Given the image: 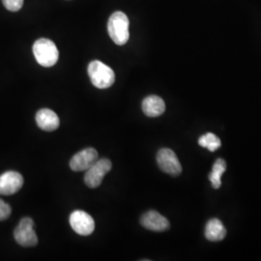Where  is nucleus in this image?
Returning <instances> with one entry per match:
<instances>
[{"instance_id":"dca6fc26","label":"nucleus","mask_w":261,"mask_h":261,"mask_svg":"<svg viewBox=\"0 0 261 261\" xmlns=\"http://www.w3.org/2000/svg\"><path fill=\"white\" fill-rule=\"evenodd\" d=\"M5 8L11 12H17L21 9L23 5V0H2Z\"/></svg>"},{"instance_id":"f8f14e48","label":"nucleus","mask_w":261,"mask_h":261,"mask_svg":"<svg viewBox=\"0 0 261 261\" xmlns=\"http://www.w3.org/2000/svg\"><path fill=\"white\" fill-rule=\"evenodd\" d=\"M142 111L148 117H158L166 111V103L161 97L150 95L142 101Z\"/></svg>"},{"instance_id":"20e7f679","label":"nucleus","mask_w":261,"mask_h":261,"mask_svg":"<svg viewBox=\"0 0 261 261\" xmlns=\"http://www.w3.org/2000/svg\"><path fill=\"white\" fill-rule=\"evenodd\" d=\"M112 168V163L109 159L98 160L86 170L84 175V183L88 188H98L101 185L103 177L111 171Z\"/></svg>"},{"instance_id":"4468645a","label":"nucleus","mask_w":261,"mask_h":261,"mask_svg":"<svg viewBox=\"0 0 261 261\" xmlns=\"http://www.w3.org/2000/svg\"><path fill=\"white\" fill-rule=\"evenodd\" d=\"M226 169V163L223 159H218L215 162L214 166L212 168V171L209 175V180L212 183V186L214 189H219L222 185L221 177L224 174V171Z\"/></svg>"},{"instance_id":"f03ea898","label":"nucleus","mask_w":261,"mask_h":261,"mask_svg":"<svg viewBox=\"0 0 261 261\" xmlns=\"http://www.w3.org/2000/svg\"><path fill=\"white\" fill-rule=\"evenodd\" d=\"M33 54L38 63L43 67H53L59 58V51L56 44L46 38L38 39L33 45Z\"/></svg>"},{"instance_id":"423d86ee","label":"nucleus","mask_w":261,"mask_h":261,"mask_svg":"<svg viewBox=\"0 0 261 261\" xmlns=\"http://www.w3.org/2000/svg\"><path fill=\"white\" fill-rule=\"evenodd\" d=\"M70 224L75 233L82 236H88L93 233L95 222L93 218L83 210H75L70 215Z\"/></svg>"},{"instance_id":"ddd939ff","label":"nucleus","mask_w":261,"mask_h":261,"mask_svg":"<svg viewBox=\"0 0 261 261\" xmlns=\"http://www.w3.org/2000/svg\"><path fill=\"white\" fill-rule=\"evenodd\" d=\"M226 235L224 224L218 219L210 220L205 227V237L211 242L222 241Z\"/></svg>"},{"instance_id":"2eb2a0df","label":"nucleus","mask_w":261,"mask_h":261,"mask_svg":"<svg viewBox=\"0 0 261 261\" xmlns=\"http://www.w3.org/2000/svg\"><path fill=\"white\" fill-rule=\"evenodd\" d=\"M198 144L211 152H214L221 147V140L214 134L207 133L199 138Z\"/></svg>"},{"instance_id":"0eeeda50","label":"nucleus","mask_w":261,"mask_h":261,"mask_svg":"<svg viewBox=\"0 0 261 261\" xmlns=\"http://www.w3.org/2000/svg\"><path fill=\"white\" fill-rule=\"evenodd\" d=\"M159 168L172 176H178L182 172V166L176 154L169 148H163L157 154Z\"/></svg>"},{"instance_id":"9d476101","label":"nucleus","mask_w":261,"mask_h":261,"mask_svg":"<svg viewBox=\"0 0 261 261\" xmlns=\"http://www.w3.org/2000/svg\"><path fill=\"white\" fill-rule=\"evenodd\" d=\"M140 224L152 231H166L169 228V222L166 217L160 214L157 211L151 210L141 216Z\"/></svg>"},{"instance_id":"f3484780","label":"nucleus","mask_w":261,"mask_h":261,"mask_svg":"<svg viewBox=\"0 0 261 261\" xmlns=\"http://www.w3.org/2000/svg\"><path fill=\"white\" fill-rule=\"evenodd\" d=\"M11 213H12L11 206L5 201H3L2 199H0V221L7 220Z\"/></svg>"},{"instance_id":"7ed1b4c3","label":"nucleus","mask_w":261,"mask_h":261,"mask_svg":"<svg viewBox=\"0 0 261 261\" xmlns=\"http://www.w3.org/2000/svg\"><path fill=\"white\" fill-rule=\"evenodd\" d=\"M87 71L91 83L99 89H107L115 82V74L112 68L99 60L91 61Z\"/></svg>"},{"instance_id":"6e6552de","label":"nucleus","mask_w":261,"mask_h":261,"mask_svg":"<svg viewBox=\"0 0 261 261\" xmlns=\"http://www.w3.org/2000/svg\"><path fill=\"white\" fill-rule=\"evenodd\" d=\"M23 185V177L17 171H6L0 175V195L11 196L18 193Z\"/></svg>"},{"instance_id":"f257e3e1","label":"nucleus","mask_w":261,"mask_h":261,"mask_svg":"<svg viewBox=\"0 0 261 261\" xmlns=\"http://www.w3.org/2000/svg\"><path fill=\"white\" fill-rule=\"evenodd\" d=\"M129 23V19L126 14L120 11L114 12L110 17L108 31L110 37L116 45L123 46L128 42L130 38Z\"/></svg>"},{"instance_id":"9b49d317","label":"nucleus","mask_w":261,"mask_h":261,"mask_svg":"<svg viewBox=\"0 0 261 261\" xmlns=\"http://www.w3.org/2000/svg\"><path fill=\"white\" fill-rule=\"evenodd\" d=\"M38 127L46 132L56 130L60 124V120L56 112L49 109H42L36 113Z\"/></svg>"},{"instance_id":"1a4fd4ad","label":"nucleus","mask_w":261,"mask_h":261,"mask_svg":"<svg viewBox=\"0 0 261 261\" xmlns=\"http://www.w3.org/2000/svg\"><path fill=\"white\" fill-rule=\"evenodd\" d=\"M98 161V152L94 148H85L80 151L70 161V168L75 172L86 171Z\"/></svg>"},{"instance_id":"39448f33","label":"nucleus","mask_w":261,"mask_h":261,"mask_svg":"<svg viewBox=\"0 0 261 261\" xmlns=\"http://www.w3.org/2000/svg\"><path fill=\"white\" fill-rule=\"evenodd\" d=\"M34 222L31 218H22L14 230L16 242L22 247H34L38 244V237L34 229Z\"/></svg>"}]
</instances>
